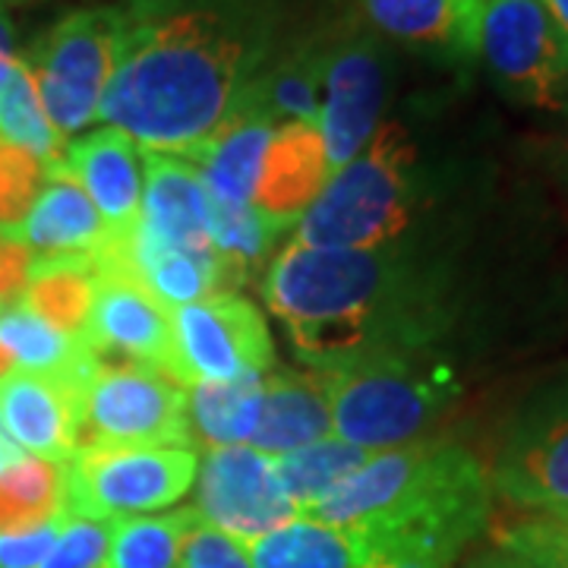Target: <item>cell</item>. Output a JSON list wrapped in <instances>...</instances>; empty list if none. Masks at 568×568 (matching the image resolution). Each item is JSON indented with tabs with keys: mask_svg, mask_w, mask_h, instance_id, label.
Masks as SVG:
<instances>
[{
	"mask_svg": "<svg viewBox=\"0 0 568 568\" xmlns=\"http://www.w3.org/2000/svg\"><path fill=\"white\" fill-rule=\"evenodd\" d=\"M121 58L99 108L140 149L186 155L278 51L284 0H121Z\"/></svg>",
	"mask_w": 568,
	"mask_h": 568,
	"instance_id": "6da1fadb",
	"label": "cell"
},
{
	"mask_svg": "<svg viewBox=\"0 0 568 568\" xmlns=\"http://www.w3.org/2000/svg\"><path fill=\"white\" fill-rule=\"evenodd\" d=\"M263 297L316 373L439 347L458 316L452 260L410 237L379 250L287 244L265 272Z\"/></svg>",
	"mask_w": 568,
	"mask_h": 568,
	"instance_id": "7a4b0ae2",
	"label": "cell"
},
{
	"mask_svg": "<svg viewBox=\"0 0 568 568\" xmlns=\"http://www.w3.org/2000/svg\"><path fill=\"white\" fill-rule=\"evenodd\" d=\"M493 515L487 465L448 439H417L373 452L361 470L304 518L354 528L376 556L405 552L452 568Z\"/></svg>",
	"mask_w": 568,
	"mask_h": 568,
	"instance_id": "3957f363",
	"label": "cell"
},
{
	"mask_svg": "<svg viewBox=\"0 0 568 568\" xmlns=\"http://www.w3.org/2000/svg\"><path fill=\"white\" fill-rule=\"evenodd\" d=\"M429 209L420 149L398 121L379 123L373 140L342 164L306 209L291 244L310 250H379L414 234Z\"/></svg>",
	"mask_w": 568,
	"mask_h": 568,
	"instance_id": "277c9868",
	"label": "cell"
},
{
	"mask_svg": "<svg viewBox=\"0 0 568 568\" xmlns=\"http://www.w3.org/2000/svg\"><path fill=\"white\" fill-rule=\"evenodd\" d=\"M320 376L332 405V433L369 455L424 439L465 392L443 345L366 357Z\"/></svg>",
	"mask_w": 568,
	"mask_h": 568,
	"instance_id": "5b68a950",
	"label": "cell"
},
{
	"mask_svg": "<svg viewBox=\"0 0 568 568\" xmlns=\"http://www.w3.org/2000/svg\"><path fill=\"white\" fill-rule=\"evenodd\" d=\"M121 29L118 3L82 7L44 29L20 54L48 121L63 140L99 123V108L121 58Z\"/></svg>",
	"mask_w": 568,
	"mask_h": 568,
	"instance_id": "8992f818",
	"label": "cell"
},
{
	"mask_svg": "<svg viewBox=\"0 0 568 568\" xmlns=\"http://www.w3.org/2000/svg\"><path fill=\"white\" fill-rule=\"evenodd\" d=\"M67 511L92 521L155 515L196 484L200 452L190 446H92L67 462Z\"/></svg>",
	"mask_w": 568,
	"mask_h": 568,
	"instance_id": "52a82bcc",
	"label": "cell"
},
{
	"mask_svg": "<svg viewBox=\"0 0 568 568\" xmlns=\"http://www.w3.org/2000/svg\"><path fill=\"white\" fill-rule=\"evenodd\" d=\"M323 39V89H320V133L332 174L347 164L383 123L392 61L388 44L364 22L345 13L320 29Z\"/></svg>",
	"mask_w": 568,
	"mask_h": 568,
	"instance_id": "ba28073f",
	"label": "cell"
},
{
	"mask_svg": "<svg viewBox=\"0 0 568 568\" xmlns=\"http://www.w3.org/2000/svg\"><path fill=\"white\" fill-rule=\"evenodd\" d=\"M489 487L521 511L568 508V369L549 376L508 417L487 467Z\"/></svg>",
	"mask_w": 568,
	"mask_h": 568,
	"instance_id": "9c48e42d",
	"label": "cell"
},
{
	"mask_svg": "<svg viewBox=\"0 0 568 568\" xmlns=\"http://www.w3.org/2000/svg\"><path fill=\"white\" fill-rule=\"evenodd\" d=\"M95 304L82 345L99 364H130L171 379L174 342L171 310L140 282L133 265V237H108L92 256Z\"/></svg>",
	"mask_w": 568,
	"mask_h": 568,
	"instance_id": "30bf717a",
	"label": "cell"
},
{
	"mask_svg": "<svg viewBox=\"0 0 568 568\" xmlns=\"http://www.w3.org/2000/svg\"><path fill=\"white\" fill-rule=\"evenodd\" d=\"M92 446L193 448L186 388L145 366L95 361L82 386L80 424V448Z\"/></svg>",
	"mask_w": 568,
	"mask_h": 568,
	"instance_id": "8fae6325",
	"label": "cell"
},
{
	"mask_svg": "<svg viewBox=\"0 0 568 568\" xmlns=\"http://www.w3.org/2000/svg\"><path fill=\"white\" fill-rule=\"evenodd\" d=\"M480 61L511 104L559 114L568 102V48L537 0H487Z\"/></svg>",
	"mask_w": 568,
	"mask_h": 568,
	"instance_id": "7c38bea8",
	"label": "cell"
},
{
	"mask_svg": "<svg viewBox=\"0 0 568 568\" xmlns=\"http://www.w3.org/2000/svg\"><path fill=\"white\" fill-rule=\"evenodd\" d=\"M171 379L183 388L265 376L275 366V342L265 316L234 291L171 310Z\"/></svg>",
	"mask_w": 568,
	"mask_h": 568,
	"instance_id": "4fadbf2b",
	"label": "cell"
},
{
	"mask_svg": "<svg viewBox=\"0 0 568 568\" xmlns=\"http://www.w3.org/2000/svg\"><path fill=\"white\" fill-rule=\"evenodd\" d=\"M196 477V503L190 508L205 525L224 530L241 544L301 518L278 480L275 462L256 448H212L205 452Z\"/></svg>",
	"mask_w": 568,
	"mask_h": 568,
	"instance_id": "5bb4252c",
	"label": "cell"
},
{
	"mask_svg": "<svg viewBox=\"0 0 568 568\" xmlns=\"http://www.w3.org/2000/svg\"><path fill=\"white\" fill-rule=\"evenodd\" d=\"M95 366L89 354L67 373L17 369L0 379V429L22 455L67 465L80 448L82 386Z\"/></svg>",
	"mask_w": 568,
	"mask_h": 568,
	"instance_id": "9a60e30c",
	"label": "cell"
},
{
	"mask_svg": "<svg viewBox=\"0 0 568 568\" xmlns=\"http://www.w3.org/2000/svg\"><path fill=\"white\" fill-rule=\"evenodd\" d=\"M347 13L386 44L443 67L480 61L487 0H347Z\"/></svg>",
	"mask_w": 568,
	"mask_h": 568,
	"instance_id": "2e32d148",
	"label": "cell"
},
{
	"mask_svg": "<svg viewBox=\"0 0 568 568\" xmlns=\"http://www.w3.org/2000/svg\"><path fill=\"white\" fill-rule=\"evenodd\" d=\"M328 178H332V164L325 155L320 123H282L272 130V140L265 145L253 209L275 234H284L297 227L306 209L320 200Z\"/></svg>",
	"mask_w": 568,
	"mask_h": 568,
	"instance_id": "e0dca14e",
	"label": "cell"
},
{
	"mask_svg": "<svg viewBox=\"0 0 568 568\" xmlns=\"http://www.w3.org/2000/svg\"><path fill=\"white\" fill-rule=\"evenodd\" d=\"M63 168L99 209L108 237H133L142 212V149L118 126L67 142Z\"/></svg>",
	"mask_w": 568,
	"mask_h": 568,
	"instance_id": "ac0fdd59",
	"label": "cell"
},
{
	"mask_svg": "<svg viewBox=\"0 0 568 568\" xmlns=\"http://www.w3.org/2000/svg\"><path fill=\"white\" fill-rule=\"evenodd\" d=\"M140 227L164 244L209 250V190L203 174L181 155L142 149Z\"/></svg>",
	"mask_w": 568,
	"mask_h": 568,
	"instance_id": "d6986e66",
	"label": "cell"
},
{
	"mask_svg": "<svg viewBox=\"0 0 568 568\" xmlns=\"http://www.w3.org/2000/svg\"><path fill=\"white\" fill-rule=\"evenodd\" d=\"M332 433V405L325 379L316 369L278 366L263 376L260 417L246 439V446L268 458H282L287 452L320 443Z\"/></svg>",
	"mask_w": 568,
	"mask_h": 568,
	"instance_id": "ffe728a7",
	"label": "cell"
},
{
	"mask_svg": "<svg viewBox=\"0 0 568 568\" xmlns=\"http://www.w3.org/2000/svg\"><path fill=\"white\" fill-rule=\"evenodd\" d=\"M13 237H20L39 260L95 256L108 241V227L85 190L61 162L48 168L39 200Z\"/></svg>",
	"mask_w": 568,
	"mask_h": 568,
	"instance_id": "44dd1931",
	"label": "cell"
},
{
	"mask_svg": "<svg viewBox=\"0 0 568 568\" xmlns=\"http://www.w3.org/2000/svg\"><path fill=\"white\" fill-rule=\"evenodd\" d=\"M320 89H323V39L320 32H310L304 39L278 44V51L260 70V77L246 89L237 108L263 118L272 126L316 121Z\"/></svg>",
	"mask_w": 568,
	"mask_h": 568,
	"instance_id": "7402d4cb",
	"label": "cell"
},
{
	"mask_svg": "<svg viewBox=\"0 0 568 568\" xmlns=\"http://www.w3.org/2000/svg\"><path fill=\"white\" fill-rule=\"evenodd\" d=\"M272 130L275 126L268 121L237 108L203 145H196L183 159L200 168L212 200L227 205H253Z\"/></svg>",
	"mask_w": 568,
	"mask_h": 568,
	"instance_id": "603a6c76",
	"label": "cell"
},
{
	"mask_svg": "<svg viewBox=\"0 0 568 568\" xmlns=\"http://www.w3.org/2000/svg\"><path fill=\"white\" fill-rule=\"evenodd\" d=\"M253 568H369L373 549L354 528L294 518L244 544Z\"/></svg>",
	"mask_w": 568,
	"mask_h": 568,
	"instance_id": "cb8c5ba5",
	"label": "cell"
},
{
	"mask_svg": "<svg viewBox=\"0 0 568 568\" xmlns=\"http://www.w3.org/2000/svg\"><path fill=\"white\" fill-rule=\"evenodd\" d=\"M133 265L140 282L162 301L168 310L196 304L212 294H224L231 287L227 268L215 246L209 250H183L152 237L136 227L133 234Z\"/></svg>",
	"mask_w": 568,
	"mask_h": 568,
	"instance_id": "d4e9b609",
	"label": "cell"
},
{
	"mask_svg": "<svg viewBox=\"0 0 568 568\" xmlns=\"http://www.w3.org/2000/svg\"><path fill=\"white\" fill-rule=\"evenodd\" d=\"M22 304L41 323L58 328L67 338H82L89 313L95 304V265L92 256H63V260H32Z\"/></svg>",
	"mask_w": 568,
	"mask_h": 568,
	"instance_id": "484cf974",
	"label": "cell"
},
{
	"mask_svg": "<svg viewBox=\"0 0 568 568\" xmlns=\"http://www.w3.org/2000/svg\"><path fill=\"white\" fill-rule=\"evenodd\" d=\"M67 511V467L20 455L0 470V537L58 525Z\"/></svg>",
	"mask_w": 568,
	"mask_h": 568,
	"instance_id": "4316f807",
	"label": "cell"
},
{
	"mask_svg": "<svg viewBox=\"0 0 568 568\" xmlns=\"http://www.w3.org/2000/svg\"><path fill=\"white\" fill-rule=\"evenodd\" d=\"M263 402V376H241L231 383H200L186 388L193 448L246 446Z\"/></svg>",
	"mask_w": 568,
	"mask_h": 568,
	"instance_id": "83f0119b",
	"label": "cell"
},
{
	"mask_svg": "<svg viewBox=\"0 0 568 568\" xmlns=\"http://www.w3.org/2000/svg\"><path fill=\"white\" fill-rule=\"evenodd\" d=\"M0 140L36 155L48 168L61 164L67 152V140L48 121L20 54L0 61Z\"/></svg>",
	"mask_w": 568,
	"mask_h": 568,
	"instance_id": "f1b7e54d",
	"label": "cell"
},
{
	"mask_svg": "<svg viewBox=\"0 0 568 568\" xmlns=\"http://www.w3.org/2000/svg\"><path fill=\"white\" fill-rule=\"evenodd\" d=\"M369 458V452L351 446L338 436H325L320 443L287 452L282 458H272L284 493L304 515L306 508L323 503L335 487H342L354 470H361Z\"/></svg>",
	"mask_w": 568,
	"mask_h": 568,
	"instance_id": "f546056e",
	"label": "cell"
},
{
	"mask_svg": "<svg viewBox=\"0 0 568 568\" xmlns=\"http://www.w3.org/2000/svg\"><path fill=\"white\" fill-rule=\"evenodd\" d=\"M196 518L193 508H174L114 521L104 568H178L183 540Z\"/></svg>",
	"mask_w": 568,
	"mask_h": 568,
	"instance_id": "4dcf8cb0",
	"label": "cell"
},
{
	"mask_svg": "<svg viewBox=\"0 0 568 568\" xmlns=\"http://www.w3.org/2000/svg\"><path fill=\"white\" fill-rule=\"evenodd\" d=\"M0 345L10 351L17 369L29 373H67L89 357L82 338H67L58 328L41 323L22 301L0 310Z\"/></svg>",
	"mask_w": 568,
	"mask_h": 568,
	"instance_id": "1f68e13d",
	"label": "cell"
},
{
	"mask_svg": "<svg viewBox=\"0 0 568 568\" xmlns=\"http://www.w3.org/2000/svg\"><path fill=\"white\" fill-rule=\"evenodd\" d=\"M467 568H568V530L552 515L525 511L493 530V549Z\"/></svg>",
	"mask_w": 568,
	"mask_h": 568,
	"instance_id": "d6a6232c",
	"label": "cell"
},
{
	"mask_svg": "<svg viewBox=\"0 0 568 568\" xmlns=\"http://www.w3.org/2000/svg\"><path fill=\"white\" fill-rule=\"evenodd\" d=\"M209 237L219 250L231 287H241L263 265L278 234L263 222L253 205H227L209 196Z\"/></svg>",
	"mask_w": 568,
	"mask_h": 568,
	"instance_id": "836d02e7",
	"label": "cell"
},
{
	"mask_svg": "<svg viewBox=\"0 0 568 568\" xmlns=\"http://www.w3.org/2000/svg\"><path fill=\"white\" fill-rule=\"evenodd\" d=\"M48 164L0 140V234H17L39 200Z\"/></svg>",
	"mask_w": 568,
	"mask_h": 568,
	"instance_id": "e575fe53",
	"label": "cell"
},
{
	"mask_svg": "<svg viewBox=\"0 0 568 568\" xmlns=\"http://www.w3.org/2000/svg\"><path fill=\"white\" fill-rule=\"evenodd\" d=\"M111 528L114 521H92V518L70 515L39 568H104L108 547H111Z\"/></svg>",
	"mask_w": 568,
	"mask_h": 568,
	"instance_id": "d590c367",
	"label": "cell"
},
{
	"mask_svg": "<svg viewBox=\"0 0 568 568\" xmlns=\"http://www.w3.org/2000/svg\"><path fill=\"white\" fill-rule=\"evenodd\" d=\"M178 568H253L250 556L241 540L227 537L224 530L205 525L203 518H196V525L190 528L181 549V562Z\"/></svg>",
	"mask_w": 568,
	"mask_h": 568,
	"instance_id": "8d00e7d4",
	"label": "cell"
},
{
	"mask_svg": "<svg viewBox=\"0 0 568 568\" xmlns=\"http://www.w3.org/2000/svg\"><path fill=\"white\" fill-rule=\"evenodd\" d=\"M32 250L13 234H0V310L22 301V291L29 282Z\"/></svg>",
	"mask_w": 568,
	"mask_h": 568,
	"instance_id": "74e56055",
	"label": "cell"
},
{
	"mask_svg": "<svg viewBox=\"0 0 568 568\" xmlns=\"http://www.w3.org/2000/svg\"><path fill=\"white\" fill-rule=\"evenodd\" d=\"M63 521L48 525V528L29 530V534L0 537V568H39L44 562V556H48V549L54 547Z\"/></svg>",
	"mask_w": 568,
	"mask_h": 568,
	"instance_id": "f35d334b",
	"label": "cell"
},
{
	"mask_svg": "<svg viewBox=\"0 0 568 568\" xmlns=\"http://www.w3.org/2000/svg\"><path fill=\"white\" fill-rule=\"evenodd\" d=\"M547 159L552 164V171L559 174V181L568 186V102L559 111V126L552 133V140L547 145Z\"/></svg>",
	"mask_w": 568,
	"mask_h": 568,
	"instance_id": "ab89813d",
	"label": "cell"
},
{
	"mask_svg": "<svg viewBox=\"0 0 568 568\" xmlns=\"http://www.w3.org/2000/svg\"><path fill=\"white\" fill-rule=\"evenodd\" d=\"M537 3L547 10L549 20L559 29V36H562V41H566L568 48V0H537Z\"/></svg>",
	"mask_w": 568,
	"mask_h": 568,
	"instance_id": "60d3db41",
	"label": "cell"
},
{
	"mask_svg": "<svg viewBox=\"0 0 568 568\" xmlns=\"http://www.w3.org/2000/svg\"><path fill=\"white\" fill-rule=\"evenodd\" d=\"M7 58H17V32H13V22L0 3V61H7Z\"/></svg>",
	"mask_w": 568,
	"mask_h": 568,
	"instance_id": "b9f144b4",
	"label": "cell"
},
{
	"mask_svg": "<svg viewBox=\"0 0 568 568\" xmlns=\"http://www.w3.org/2000/svg\"><path fill=\"white\" fill-rule=\"evenodd\" d=\"M20 455H22V452H17V446H13V443H10V439L3 436V429H0V470H3L7 465H13V462H17Z\"/></svg>",
	"mask_w": 568,
	"mask_h": 568,
	"instance_id": "7bdbcfd3",
	"label": "cell"
},
{
	"mask_svg": "<svg viewBox=\"0 0 568 568\" xmlns=\"http://www.w3.org/2000/svg\"><path fill=\"white\" fill-rule=\"evenodd\" d=\"M10 373H17V364H13V357H10V351L0 345V379H7Z\"/></svg>",
	"mask_w": 568,
	"mask_h": 568,
	"instance_id": "ee69618b",
	"label": "cell"
},
{
	"mask_svg": "<svg viewBox=\"0 0 568 568\" xmlns=\"http://www.w3.org/2000/svg\"><path fill=\"white\" fill-rule=\"evenodd\" d=\"M540 515H552V518H556V521H559V525L568 530V508L566 511H540Z\"/></svg>",
	"mask_w": 568,
	"mask_h": 568,
	"instance_id": "f6af8a7d",
	"label": "cell"
}]
</instances>
